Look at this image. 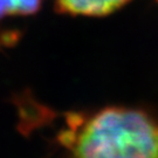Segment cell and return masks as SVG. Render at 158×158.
I'll list each match as a JSON object with an SVG mask.
<instances>
[{
	"mask_svg": "<svg viewBox=\"0 0 158 158\" xmlns=\"http://www.w3.org/2000/svg\"><path fill=\"white\" fill-rule=\"evenodd\" d=\"M8 15H15L13 0H0V19Z\"/></svg>",
	"mask_w": 158,
	"mask_h": 158,
	"instance_id": "4",
	"label": "cell"
},
{
	"mask_svg": "<svg viewBox=\"0 0 158 158\" xmlns=\"http://www.w3.org/2000/svg\"><path fill=\"white\" fill-rule=\"evenodd\" d=\"M59 13L69 15L104 17L122 8L131 0H53Z\"/></svg>",
	"mask_w": 158,
	"mask_h": 158,
	"instance_id": "2",
	"label": "cell"
},
{
	"mask_svg": "<svg viewBox=\"0 0 158 158\" xmlns=\"http://www.w3.org/2000/svg\"><path fill=\"white\" fill-rule=\"evenodd\" d=\"M15 15H31L39 11L41 0H13Z\"/></svg>",
	"mask_w": 158,
	"mask_h": 158,
	"instance_id": "3",
	"label": "cell"
},
{
	"mask_svg": "<svg viewBox=\"0 0 158 158\" xmlns=\"http://www.w3.org/2000/svg\"><path fill=\"white\" fill-rule=\"evenodd\" d=\"M57 142L66 158H158V117L117 106L68 113Z\"/></svg>",
	"mask_w": 158,
	"mask_h": 158,
	"instance_id": "1",
	"label": "cell"
}]
</instances>
